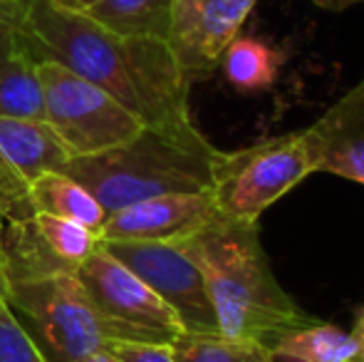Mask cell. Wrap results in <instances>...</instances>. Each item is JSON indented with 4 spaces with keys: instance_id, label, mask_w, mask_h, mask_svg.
<instances>
[{
    "instance_id": "obj_1",
    "label": "cell",
    "mask_w": 364,
    "mask_h": 362,
    "mask_svg": "<svg viewBox=\"0 0 364 362\" xmlns=\"http://www.w3.org/2000/svg\"><path fill=\"white\" fill-rule=\"evenodd\" d=\"M0 10L38 63L50 60L73 70L109 92L144 124L191 117V82L166 40L124 38L53 0H13L0 3Z\"/></svg>"
},
{
    "instance_id": "obj_2",
    "label": "cell",
    "mask_w": 364,
    "mask_h": 362,
    "mask_svg": "<svg viewBox=\"0 0 364 362\" xmlns=\"http://www.w3.org/2000/svg\"><path fill=\"white\" fill-rule=\"evenodd\" d=\"M178 246L206 280L220 335L270 345L292 328L315 323L278 283L260 246L258 223L216 213Z\"/></svg>"
},
{
    "instance_id": "obj_3",
    "label": "cell",
    "mask_w": 364,
    "mask_h": 362,
    "mask_svg": "<svg viewBox=\"0 0 364 362\" xmlns=\"http://www.w3.org/2000/svg\"><path fill=\"white\" fill-rule=\"evenodd\" d=\"M218 151L191 117L144 124L114 149L73 156L63 171L102 203L107 213L164 193L208 191Z\"/></svg>"
},
{
    "instance_id": "obj_4",
    "label": "cell",
    "mask_w": 364,
    "mask_h": 362,
    "mask_svg": "<svg viewBox=\"0 0 364 362\" xmlns=\"http://www.w3.org/2000/svg\"><path fill=\"white\" fill-rule=\"evenodd\" d=\"M3 300L48 362H80L117 343L77 273L13 280L5 285Z\"/></svg>"
},
{
    "instance_id": "obj_5",
    "label": "cell",
    "mask_w": 364,
    "mask_h": 362,
    "mask_svg": "<svg viewBox=\"0 0 364 362\" xmlns=\"http://www.w3.org/2000/svg\"><path fill=\"white\" fill-rule=\"evenodd\" d=\"M315 171L305 129L292 132L235 151H218L208 196L218 216L258 223L265 208Z\"/></svg>"
},
{
    "instance_id": "obj_6",
    "label": "cell",
    "mask_w": 364,
    "mask_h": 362,
    "mask_svg": "<svg viewBox=\"0 0 364 362\" xmlns=\"http://www.w3.org/2000/svg\"><path fill=\"white\" fill-rule=\"evenodd\" d=\"M45 122L73 156H90L129 142L144 122L95 82L60 63L40 60Z\"/></svg>"
},
{
    "instance_id": "obj_7",
    "label": "cell",
    "mask_w": 364,
    "mask_h": 362,
    "mask_svg": "<svg viewBox=\"0 0 364 362\" xmlns=\"http://www.w3.org/2000/svg\"><path fill=\"white\" fill-rule=\"evenodd\" d=\"M77 278L114 330L117 343L171 345L183 333L173 310L105 246L77 268Z\"/></svg>"
},
{
    "instance_id": "obj_8",
    "label": "cell",
    "mask_w": 364,
    "mask_h": 362,
    "mask_svg": "<svg viewBox=\"0 0 364 362\" xmlns=\"http://www.w3.org/2000/svg\"><path fill=\"white\" fill-rule=\"evenodd\" d=\"M102 246L173 310L183 333H218L206 280L178 243L112 241Z\"/></svg>"
},
{
    "instance_id": "obj_9",
    "label": "cell",
    "mask_w": 364,
    "mask_h": 362,
    "mask_svg": "<svg viewBox=\"0 0 364 362\" xmlns=\"http://www.w3.org/2000/svg\"><path fill=\"white\" fill-rule=\"evenodd\" d=\"M73 159L45 119L0 117V231L33 216L28 186Z\"/></svg>"
},
{
    "instance_id": "obj_10",
    "label": "cell",
    "mask_w": 364,
    "mask_h": 362,
    "mask_svg": "<svg viewBox=\"0 0 364 362\" xmlns=\"http://www.w3.org/2000/svg\"><path fill=\"white\" fill-rule=\"evenodd\" d=\"M258 0H171L168 45L188 82L216 73Z\"/></svg>"
},
{
    "instance_id": "obj_11",
    "label": "cell",
    "mask_w": 364,
    "mask_h": 362,
    "mask_svg": "<svg viewBox=\"0 0 364 362\" xmlns=\"http://www.w3.org/2000/svg\"><path fill=\"white\" fill-rule=\"evenodd\" d=\"M216 216L208 191L164 193L144 198L107 213L102 223V243L112 241H151L181 243Z\"/></svg>"
},
{
    "instance_id": "obj_12",
    "label": "cell",
    "mask_w": 364,
    "mask_h": 362,
    "mask_svg": "<svg viewBox=\"0 0 364 362\" xmlns=\"http://www.w3.org/2000/svg\"><path fill=\"white\" fill-rule=\"evenodd\" d=\"M315 169L364 183V80L305 129Z\"/></svg>"
},
{
    "instance_id": "obj_13",
    "label": "cell",
    "mask_w": 364,
    "mask_h": 362,
    "mask_svg": "<svg viewBox=\"0 0 364 362\" xmlns=\"http://www.w3.org/2000/svg\"><path fill=\"white\" fill-rule=\"evenodd\" d=\"M268 348L275 360L288 362H364L352 330L320 320L278 335Z\"/></svg>"
},
{
    "instance_id": "obj_14",
    "label": "cell",
    "mask_w": 364,
    "mask_h": 362,
    "mask_svg": "<svg viewBox=\"0 0 364 362\" xmlns=\"http://www.w3.org/2000/svg\"><path fill=\"white\" fill-rule=\"evenodd\" d=\"M28 198L35 213L68 218L100 233L107 211L102 203L65 171H45L28 186ZM102 238V236H100Z\"/></svg>"
},
{
    "instance_id": "obj_15",
    "label": "cell",
    "mask_w": 364,
    "mask_h": 362,
    "mask_svg": "<svg viewBox=\"0 0 364 362\" xmlns=\"http://www.w3.org/2000/svg\"><path fill=\"white\" fill-rule=\"evenodd\" d=\"M87 15L102 28L124 38H151L168 43L171 0H97Z\"/></svg>"
},
{
    "instance_id": "obj_16",
    "label": "cell",
    "mask_w": 364,
    "mask_h": 362,
    "mask_svg": "<svg viewBox=\"0 0 364 362\" xmlns=\"http://www.w3.org/2000/svg\"><path fill=\"white\" fill-rule=\"evenodd\" d=\"M283 53L258 38H235L220 55L223 75L235 90L260 92L278 80Z\"/></svg>"
},
{
    "instance_id": "obj_17",
    "label": "cell",
    "mask_w": 364,
    "mask_h": 362,
    "mask_svg": "<svg viewBox=\"0 0 364 362\" xmlns=\"http://www.w3.org/2000/svg\"><path fill=\"white\" fill-rule=\"evenodd\" d=\"M0 117L45 119V92L38 60L25 50V45H20L18 53L0 68Z\"/></svg>"
},
{
    "instance_id": "obj_18",
    "label": "cell",
    "mask_w": 364,
    "mask_h": 362,
    "mask_svg": "<svg viewBox=\"0 0 364 362\" xmlns=\"http://www.w3.org/2000/svg\"><path fill=\"white\" fill-rule=\"evenodd\" d=\"M171 353L176 362H278L265 343L220 333H181Z\"/></svg>"
},
{
    "instance_id": "obj_19",
    "label": "cell",
    "mask_w": 364,
    "mask_h": 362,
    "mask_svg": "<svg viewBox=\"0 0 364 362\" xmlns=\"http://www.w3.org/2000/svg\"><path fill=\"white\" fill-rule=\"evenodd\" d=\"M33 226L38 238L43 241L45 251L70 273H77V268L102 246L100 233L82 226V223L68 221V218L35 213Z\"/></svg>"
},
{
    "instance_id": "obj_20",
    "label": "cell",
    "mask_w": 364,
    "mask_h": 362,
    "mask_svg": "<svg viewBox=\"0 0 364 362\" xmlns=\"http://www.w3.org/2000/svg\"><path fill=\"white\" fill-rule=\"evenodd\" d=\"M0 362H48L3 298H0Z\"/></svg>"
},
{
    "instance_id": "obj_21",
    "label": "cell",
    "mask_w": 364,
    "mask_h": 362,
    "mask_svg": "<svg viewBox=\"0 0 364 362\" xmlns=\"http://www.w3.org/2000/svg\"><path fill=\"white\" fill-rule=\"evenodd\" d=\"M119 362H176L171 353V345L156 343H112L109 350Z\"/></svg>"
},
{
    "instance_id": "obj_22",
    "label": "cell",
    "mask_w": 364,
    "mask_h": 362,
    "mask_svg": "<svg viewBox=\"0 0 364 362\" xmlns=\"http://www.w3.org/2000/svg\"><path fill=\"white\" fill-rule=\"evenodd\" d=\"M20 35H18V28L13 25V20L0 10V68L13 58L15 53L20 50Z\"/></svg>"
},
{
    "instance_id": "obj_23",
    "label": "cell",
    "mask_w": 364,
    "mask_h": 362,
    "mask_svg": "<svg viewBox=\"0 0 364 362\" xmlns=\"http://www.w3.org/2000/svg\"><path fill=\"white\" fill-rule=\"evenodd\" d=\"M53 3L65 10H73V13H87L97 0H53Z\"/></svg>"
},
{
    "instance_id": "obj_24",
    "label": "cell",
    "mask_w": 364,
    "mask_h": 362,
    "mask_svg": "<svg viewBox=\"0 0 364 362\" xmlns=\"http://www.w3.org/2000/svg\"><path fill=\"white\" fill-rule=\"evenodd\" d=\"M312 3L325 10H345V8H350V5L362 3V0H312Z\"/></svg>"
},
{
    "instance_id": "obj_25",
    "label": "cell",
    "mask_w": 364,
    "mask_h": 362,
    "mask_svg": "<svg viewBox=\"0 0 364 362\" xmlns=\"http://www.w3.org/2000/svg\"><path fill=\"white\" fill-rule=\"evenodd\" d=\"M355 338H357V343H360V350H362V360H364V308L357 313V320H355Z\"/></svg>"
},
{
    "instance_id": "obj_26",
    "label": "cell",
    "mask_w": 364,
    "mask_h": 362,
    "mask_svg": "<svg viewBox=\"0 0 364 362\" xmlns=\"http://www.w3.org/2000/svg\"><path fill=\"white\" fill-rule=\"evenodd\" d=\"M80 362H119L112 353H107V350H102V353H95V355H87V358H82Z\"/></svg>"
},
{
    "instance_id": "obj_27",
    "label": "cell",
    "mask_w": 364,
    "mask_h": 362,
    "mask_svg": "<svg viewBox=\"0 0 364 362\" xmlns=\"http://www.w3.org/2000/svg\"><path fill=\"white\" fill-rule=\"evenodd\" d=\"M5 293V273H3V258H0V298Z\"/></svg>"
},
{
    "instance_id": "obj_28",
    "label": "cell",
    "mask_w": 364,
    "mask_h": 362,
    "mask_svg": "<svg viewBox=\"0 0 364 362\" xmlns=\"http://www.w3.org/2000/svg\"><path fill=\"white\" fill-rule=\"evenodd\" d=\"M0 3H13V0H0Z\"/></svg>"
}]
</instances>
